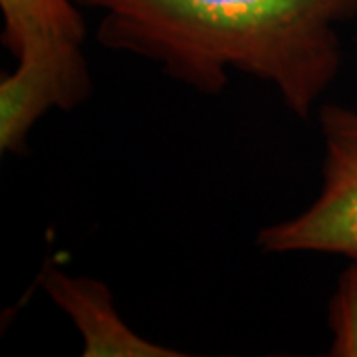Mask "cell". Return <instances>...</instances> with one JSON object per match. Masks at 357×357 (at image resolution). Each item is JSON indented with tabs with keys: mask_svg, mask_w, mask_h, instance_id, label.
<instances>
[{
	"mask_svg": "<svg viewBox=\"0 0 357 357\" xmlns=\"http://www.w3.org/2000/svg\"><path fill=\"white\" fill-rule=\"evenodd\" d=\"M100 13L96 38L203 96L230 72L264 82L286 109L307 119L344 66L337 28L357 0H74Z\"/></svg>",
	"mask_w": 357,
	"mask_h": 357,
	"instance_id": "6da1fadb",
	"label": "cell"
},
{
	"mask_svg": "<svg viewBox=\"0 0 357 357\" xmlns=\"http://www.w3.org/2000/svg\"><path fill=\"white\" fill-rule=\"evenodd\" d=\"M321 185L296 217L258 232L264 255H333L357 262V109L326 103L318 112Z\"/></svg>",
	"mask_w": 357,
	"mask_h": 357,
	"instance_id": "7a4b0ae2",
	"label": "cell"
},
{
	"mask_svg": "<svg viewBox=\"0 0 357 357\" xmlns=\"http://www.w3.org/2000/svg\"><path fill=\"white\" fill-rule=\"evenodd\" d=\"M16 68L0 79V151L24 153L30 131L44 115L72 112L91 96L82 42L52 38L28 44Z\"/></svg>",
	"mask_w": 357,
	"mask_h": 357,
	"instance_id": "3957f363",
	"label": "cell"
},
{
	"mask_svg": "<svg viewBox=\"0 0 357 357\" xmlns=\"http://www.w3.org/2000/svg\"><path fill=\"white\" fill-rule=\"evenodd\" d=\"M40 284L79 333L84 357H183V351L155 344L133 332L115 307L107 284L46 268Z\"/></svg>",
	"mask_w": 357,
	"mask_h": 357,
	"instance_id": "277c9868",
	"label": "cell"
},
{
	"mask_svg": "<svg viewBox=\"0 0 357 357\" xmlns=\"http://www.w3.org/2000/svg\"><path fill=\"white\" fill-rule=\"evenodd\" d=\"M0 10L2 32L14 42L68 34L82 20L74 0H0Z\"/></svg>",
	"mask_w": 357,
	"mask_h": 357,
	"instance_id": "5b68a950",
	"label": "cell"
},
{
	"mask_svg": "<svg viewBox=\"0 0 357 357\" xmlns=\"http://www.w3.org/2000/svg\"><path fill=\"white\" fill-rule=\"evenodd\" d=\"M328 328L332 333L328 356L357 357V262L337 278L328 306Z\"/></svg>",
	"mask_w": 357,
	"mask_h": 357,
	"instance_id": "8992f818",
	"label": "cell"
}]
</instances>
